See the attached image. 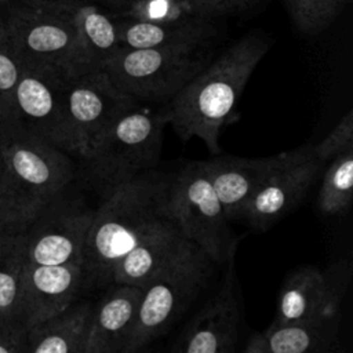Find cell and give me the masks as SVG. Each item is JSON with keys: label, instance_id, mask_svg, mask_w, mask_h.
<instances>
[{"label": "cell", "instance_id": "obj_3", "mask_svg": "<svg viewBox=\"0 0 353 353\" xmlns=\"http://www.w3.org/2000/svg\"><path fill=\"white\" fill-rule=\"evenodd\" d=\"M265 39L247 36L207 63L157 112L182 141L199 138L214 156L222 128L230 121L244 87L266 54Z\"/></svg>", "mask_w": 353, "mask_h": 353}, {"label": "cell", "instance_id": "obj_2", "mask_svg": "<svg viewBox=\"0 0 353 353\" xmlns=\"http://www.w3.org/2000/svg\"><path fill=\"white\" fill-rule=\"evenodd\" d=\"M0 237L22 234L74 178L68 152L0 113Z\"/></svg>", "mask_w": 353, "mask_h": 353}, {"label": "cell", "instance_id": "obj_20", "mask_svg": "<svg viewBox=\"0 0 353 353\" xmlns=\"http://www.w3.org/2000/svg\"><path fill=\"white\" fill-rule=\"evenodd\" d=\"M94 303L74 301L28 330V353H84Z\"/></svg>", "mask_w": 353, "mask_h": 353}, {"label": "cell", "instance_id": "obj_25", "mask_svg": "<svg viewBox=\"0 0 353 353\" xmlns=\"http://www.w3.org/2000/svg\"><path fill=\"white\" fill-rule=\"evenodd\" d=\"M290 4L296 25L307 33H314L331 22L342 0H290Z\"/></svg>", "mask_w": 353, "mask_h": 353}, {"label": "cell", "instance_id": "obj_10", "mask_svg": "<svg viewBox=\"0 0 353 353\" xmlns=\"http://www.w3.org/2000/svg\"><path fill=\"white\" fill-rule=\"evenodd\" d=\"M95 210L66 192L47 205L32 225L14 237L22 259L34 265L81 262Z\"/></svg>", "mask_w": 353, "mask_h": 353}, {"label": "cell", "instance_id": "obj_23", "mask_svg": "<svg viewBox=\"0 0 353 353\" xmlns=\"http://www.w3.org/2000/svg\"><path fill=\"white\" fill-rule=\"evenodd\" d=\"M74 17L90 66L101 69L121 48L119 32L110 19L101 12L79 11Z\"/></svg>", "mask_w": 353, "mask_h": 353}, {"label": "cell", "instance_id": "obj_15", "mask_svg": "<svg viewBox=\"0 0 353 353\" xmlns=\"http://www.w3.org/2000/svg\"><path fill=\"white\" fill-rule=\"evenodd\" d=\"M84 290L81 262L34 265L23 261L21 270L19 319L30 327L62 312Z\"/></svg>", "mask_w": 353, "mask_h": 353}, {"label": "cell", "instance_id": "obj_16", "mask_svg": "<svg viewBox=\"0 0 353 353\" xmlns=\"http://www.w3.org/2000/svg\"><path fill=\"white\" fill-rule=\"evenodd\" d=\"M296 149L281 152L269 157L243 159L234 156H219L205 161L212 188L223 207L226 218L241 221L244 211L269 175L290 161Z\"/></svg>", "mask_w": 353, "mask_h": 353}, {"label": "cell", "instance_id": "obj_5", "mask_svg": "<svg viewBox=\"0 0 353 353\" xmlns=\"http://www.w3.org/2000/svg\"><path fill=\"white\" fill-rule=\"evenodd\" d=\"M7 39L26 68L72 79L90 66L74 14L57 6H28L10 12L3 23Z\"/></svg>", "mask_w": 353, "mask_h": 353}, {"label": "cell", "instance_id": "obj_17", "mask_svg": "<svg viewBox=\"0 0 353 353\" xmlns=\"http://www.w3.org/2000/svg\"><path fill=\"white\" fill-rule=\"evenodd\" d=\"M142 287L110 283L94 303L84 353H123L131 332Z\"/></svg>", "mask_w": 353, "mask_h": 353}, {"label": "cell", "instance_id": "obj_4", "mask_svg": "<svg viewBox=\"0 0 353 353\" xmlns=\"http://www.w3.org/2000/svg\"><path fill=\"white\" fill-rule=\"evenodd\" d=\"M215 262L193 241L143 287L123 353H137L176 323L208 285Z\"/></svg>", "mask_w": 353, "mask_h": 353}, {"label": "cell", "instance_id": "obj_28", "mask_svg": "<svg viewBox=\"0 0 353 353\" xmlns=\"http://www.w3.org/2000/svg\"><path fill=\"white\" fill-rule=\"evenodd\" d=\"M0 353H28V328L19 319L0 316Z\"/></svg>", "mask_w": 353, "mask_h": 353}, {"label": "cell", "instance_id": "obj_19", "mask_svg": "<svg viewBox=\"0 0 353 353\" xmlns=\"http://www.w3.org/2000/svg\"><path fill=\"white\" fill-rule=\"evenodd\" d=\"M339 319L269 325L254 332L244 346V353H320L331 352L336 343Z\"/></svg>", "mask_w": 353, "mask_h": 353}, {"label": "cell", "instance_id": "obj_27", "mask_svg": "<svg viewBox=\"0 0 353 353\" xmlns=\"http://www.w3.org/2000/svg\"><path fill=\"white\" fill-rule=\"evenodd\" d=\"M353 148V112L347 110L346 114L335 124V127L319 142L313 143V153L330 161L341 152Z\"/></svg>", "mask_w": 353, "mask_h": 353}, {"label": "cell", "instance_id": "obj_29", "mask_svg": "<svg viewBox=\"0 0 353 353\" xmlns=\"http://www.w3.org/2000/svg\"><path fill=\"white\" fill-rule=\"evenodd\" d=\"M199 6L214 10H230L233 7L244 6L252 0H194Z\"/></svg>", "mask_w": 353, "mask_h": 353}, {"label": "cell", "instance_id": "obj_11", "mask_svg": "<svg viewBox=\"0 0 353 353\" xmlns=\"http://www.w3.org/2000/svg\"><path fill=\"white\" fill-rule=\"evenodd\" d=\"M352 265L338 261L321 269L305 265L290 272L281 285L270 325L341 317V303L349 285Z\"/></svg>", "mask_w": 353, "mask_h": 353}, {"label": "cell", "instance_id": "obj_1", "mask_svg": "<svg viewBox=\"0 0 353 353\" xmlns=\"http://www.w3.org/2000/svg\"><path fill=\"white\" fill-rule=\"evenodd\" d=\"M172 178L149 170L105 192L83 247L84 290L109 285L123 255L149 233L174 222L168 210Z\"/></svg>", "mask_w": 353, "mask_h": 353}, {"label": "cell", "instance_id": "obj_31", "mask_svg": "<svg viewBox=\"0 0 353 353\" xmlns=\"http://www.w3.org/2000/svg\"><path fill=\"white\" fill-rule=\"evenodd\" d=\"M0 168H1V161H0Z\"/></svg>", "mask_w": 353, "mask_h": 353}, {"label": "cell", "instance_id": "obj_26", "mask_svg": "<svg viewBox=\"0 0 353 353\" xmlns=\"http://www.w3.org/2000/svg\"><path fill=\"white\" fill-rule=\"evenodd\" d=\"M22 69L23 65L7 39L3 22H0V113L7 109Z\"/></svg>", "mask_w": 353, "mask_h": 353}, {"label": "cell", "instance_id": "obj_24", "mask_svg": "<svg viewBox=\"0 0 353 353\" xmlns=\"http://www.w3.org/2000/svg\"><path fill=\"white\" fill-rule=\"evenodd\" d=\"M22 263L15 239L0 237V316L19 319Z\"/></svg>", "mask_w": 353, "mask_h": 353}, {"label": "cell", "instance_id": "obj_18", "mask_svg": "<svg viewBox=\"0 0 353 353\" xmlns=\"http://www.w3.org/2000/svg\"><path fill=\"white\" fill-rule=\"evenodd\" d=\"M189 241L175 222L156 229L119 259L112 272V283L143 287Z\"/></svg>", "mask_w": 353, "mask_h": 353}, {"label": "cell", "instance_id": "obj_9", "mask_svg": "<svg viewBox=\"0 0 353 353\" xmlns=\"http://www.w3.org/2000/svg\"><path fill=\"white\" fill-rule=\"evenodd\" d=\"M63 105L68 152L84 160L103 131L138 102L119 90L105 70L92 69L66 81Z\"/></svg>", "mask_w": 353, "mask_h": 353}, {"label": "cell", "instance_id": "obj_30", "mask_svg": "<svg viewBox=\"0 0 353 353\" xmlns=\"http://www.w3.org/2000/svg\"><path fill=\"white\" fill-rule=\"evenodd\" d=\"M6 1H8V0H0V4H1V3H6Z\"/></svg>", "mask_w": 353, "mask_h": 353}, {"label": "cell", "instance_id": "obj_22", "mask_svg": "<svg viewBox=\"0 0 353 353\" xmlns=\"http://www.w3.org/2000/svg\"><path fill=\"white\" fill-rule=\"evenodd\" d=\"M353 196V148H349L324 167L317 207L325 215L347 212Z\"/></svg>", "mask_w": 353, "mask_h": 353}, {"label": "cell", "instance_id": "obj_6", "mask_svg": "<svg viewBox=\"0 0 353 353\" xmlns=\"http://www.w3.org/2000/svg\"><path fill=\"white\" fill-rule=\"evenodd\" d=\"M164 125L157 110L135 106L124 112L103 131L84 159L91 178L106 192L153 170L160 159Z\"/></svg>", "mask_w": 353, "mask_h": 353}, {"label": "cell", "instance_id": "obj_14", "mask_svg": "<svg viewBox=\"0 0 353 353\" xmlns=\"http://www.w3.org/2000/svg\"><path fill=\"white\" fill-rule=\"evenodd\" d=\"M66 81L54 73L23 66L10 103L1 113L30 134L68 152L63 105Z\"/></svg>", "mask_w": 353, "mask_h": 353}, {"label": "cell", "instance_id": "obj_13", "mask_svg": "<svg viewBox=\"0 0 353 353\" xmlns=\"http://www.w3.org/2000/svg\"><path fill=\"white\" fill-rule=\"evenodd\" d=\"M325 165L327 161L313 153V143L298 148L296 154L269 175L255 192L241 221L254 230L270 229L303 201Z\"/></svg>", "mask_w": 353, "mask_h": 353}, {"label": "cell", "instance_id": "obj_8", "mask_svg": "<svg viewBox=\"0 0 353 353\" xmlns=\"http://www.w3.org/2000/svg\"><path fill=\"white\" fill-rule=\"evenodd\" d=\"M168 210L183 236L216 265L234 258L237 239L212 188L205 161H189L174 175Z\"/></svg>", "mask_w": 353, "mask_h": 353}, {"label": "cell", "instance_id": "obj_12", "mask_svg": "<svg viewBox=\"0 0 353 353\" xmlns=\"http://www.w3.org/2000/svg\"><path fill=\"white\" fill-rule=\"evenodd\" d=\"M233 259L218 288L207 298L185 325L172 350L181 353H232L236 349L241 325V296Z\"/></svg>", "mask_w": 353, "mask_h": 353}, {"label": "cell", "instance_id": "obj_7", "mask_svg": "<svg viewBox=\"0 0 353 353\" xmlns=\"http://www.w3.org/2000/svg\"><path fill=\"white\" fill-rule=\"evenodd\" d=\"M205 65L200 47H121L101 69L138 103H165Z\"/></svg>", "mask_w": 353, "mask_h": 353}, {"label": "cell", "instance_id": "obj_21", "mask_svg": "<svg viewBox=\"0 0 353 353\" xmlns=\"http://www.w3.org/2000/svg\"><path fill=\"white\" fill-rule=\"evenodd\" d=\"M121 47H201L208 33L196 25L160 21H138L117 30Z\"/></svg>", "mask_w": 353, "mask_h": 353}]
</instances>
